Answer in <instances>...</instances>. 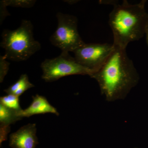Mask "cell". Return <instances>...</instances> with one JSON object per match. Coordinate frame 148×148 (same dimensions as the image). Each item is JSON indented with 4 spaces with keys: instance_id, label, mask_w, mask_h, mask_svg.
Wrapping results in <instances>:
<instances>
[{
    "instance_id": "cell-5",
    "label": "cell",
    "mask_w": 148,
    "mask_h": 148,
    "mask_svg": "<svg viewBox=\"0 0 148 148\" xmlns=\"http://www.w3.org/2000/svg\"><path fill=\"white\" fill-rule=\"evenodd\" d=\"M42 78L47 82L56 81L61 78L72 75H88L95 72L79 64L69 52H61L58 57L46 59L41 64Z\"/></svg>"
},
{
    "instance_id": "cell-10",
    "label": "cell",
    "mask_w": 148,
    "mask_h": 148,
    "mask_svg": "<svg viewBox=\"0 0 148 148\" xmlns=\"http://www.w3.org/2000/svg\"><path fill=\"white\" fill-rule=\"evenodd\" d=\"M34 86L29 81L27 74H23L15 83L5 89L4 91L8 94H13L19 97L27 90Z\"/></svg>"
},
{
    "instance_id": "cell-9",
    "label": "cell",
    "mask_w": 148,
    "mask_h": 148,
    "mask_svg": "<svg viewBox=\"0 0 148 148\" xmlns=\"http://www.w3.org/2000/svg\"><path fill=\"white\" fill-rule=\"evenodd\" d=\"M22 119L14 110L0 104V144L7 140L8 135L10 131V125Z\"/></svg>"
},
{
    "instance_id": "cell-6",
    "label": "cell",
    "mask_w": 148,
    "mask_h": 148,
    "mask_svg": "<svg viewBox=\"0 0 148 148\" xmlns=\"http://www.w3.org/2000/svg\"><path fill=\"white\" fill-rule=\"evenodd\" d=\"M114 49L113 44L85 43L73 52L79 64L95 72L105 63Z\"/></svg>"
},
{
    "instance_id": "cell-16",
    "label": "cell",
    "mask_w": 148,
    "mask_h": 148,
    "mask_svg": "<svg viewBox=\"0 0 148 148\" xmlns=\"http://www.w3.org/2000/svg\"><path fill=\"white\" fill-rule=\"evenodd\" d=\"M65 1V2L68 3L69 4L72 5L73 4L77 2L78 1Z\"/></svg>"
},
{
    "instance_id": "cell-12",
    "label": "cell",
    "mask_w": 148,
    "mask_h": 148,
    "mask_svg": "<svg viewBox=\"0 0 148 148\" xmlns=\"http://www.w3.org/2000/svg\"><path fill=\"white\" fill-rule=\"evenodd\" d=\"M3 2L7 7H14L22 8H30L34 6L36 1L34 0H3Z\"/></svg>"
},
{
    "instance_id": "cell-1",
    "label": "cell",
    "mask_w": 148,
    "mask_h": 148,
    "mask_svg": "<svg viewBox=\"0 0 148 148\" xmlns=\"http://www.w3.org/2000/svg\"><path fill=\"white\" fill-rule=\"evenodd\" d=\"M90 77L98 82L101 94L109 102L124 99L139 80L126 49L114 46L103 66Z\"/></svg>"
},
{
    "instance_id": "cell-11",
    "label": "cell",
    "mask_w": 148,
    "mask_h": 148,
    "mask_svg": "<svg viewBox=\"0 0 148 148\" xmlns=\"http://www.w3.org/2000/svg\"><path fill=\"white\" fill-rule=\"evenodd\" d=\"M19 101V97L13 94H8L0 98V104L14 110L18 111L22 110Z\"/></svg>"
},
{
    "instance_id": "cell-4",
    "label": "cell",
    "mask_w": 148,
    "mask_h": 148,
    "mask_svg": "<svg viewBox=\"0 0 148 148\" xmlns=\"http://www.w3.org/2000/svg\"><path fill=\"white\" fill-rule=\"evenodd\" d=\"M57 29L51 36V44L62 52H74L84 45L78 31V19L75 16L58 12L56 14Z\"/></svg>"
},
{
    "instance_id": "cell-8",
    "label": "cell",
    "mask_w": 148,
    "mask_h": 148,
    "mask_svg": "<svg viewBox=\"0 0 148 148\" xmlns=\"http://www.w3.org/2000/svg\"><path fill=\"white\" fill-rule=\"evenodd\" d=\"M32 104L25 110L17 111V114L21 119L29 117L34 115L50 113L59 115L57 110L49 103L45 97L37 94L33 96Z\"/></svg>"
},
{
    "instance_id": "cell-7",
    "label": "cell",
    "mask_w": 148,
    "mask_h": 148,
    "mask_svg": "<svg viewBox=\"0 0 148 148\" xmlns=\"http://www.w3.org/2000/svg\"><path fill=\"white\" fill-rule=\"evenodd\" d=\"M35 123L21 127L10 136L9 146L12 148H36L38 144Z\"/></svg>"
},
{
    "instance_id": "cell-14",
    "label": "cell",
    "mask_w": 148,
    "mask_h": 148,
    "mask_svg": "<svg viewBox=\"0 0 148 148\" xmlns=\"http://www.w3.org/2000/svg\"><path fill=\"white\" fill-rule=\"evenodd\" d=\"M0 11H1V13H0V19H1V24L2 23L4 19L7 16H9L10 15L9 13L8 12L7 10V6L4 4L3 3V2L2 1H1L0 2Z\"/></svg>"
},
{
    "instance_id": "cell-15",
    "label": "cell",
    "mask_w": 148,
    "mask_h": 148,
    "mask_svg": "<svg viewBox=\"0 0 148 148\" xmlns=\"http://www.w3.org/2000/svg\"><path fill=\"white\" fill-rule=\"evenodd\" d=\"M146 35V38H147V42L148 46V21L146 26L145 30V34Z\"/></svg>"
},
{
    "instance_id": "cell-2",
    "label": "cell",
    "mask_w": 148,
    "mask_h": 148,
    "mask_svg": "<svg viewBox=\"0 0 148 148\" xmlns=\"http://www.w3.org/2000/svg\"><path fill=\"white\" fill-rule=\"evenodd\" d=\"M147 1L131 4L124 0L117 2L109 15V24L113 34L115 47L126 49L130 42L138 41L145 34L148 14L145 8Z\"/></svg>"
},
{
    "instance_id": "cell-3",
    "label": "cell",
    "mask_w": 148,
    "mask_h": 148,
    "mask_svg": "<svg viewBox=\"0 0 148 148\" xmlns=\"http://www.w3.org/2000/svg\"><path fill=\"white\" fill-rule=\"evenodd\" d=\"M1 47L8 60L25 61L41 49V46L34 37V27L29 20H23L14 30L5 29L1 34Z\"/></svg>"
},
{
    "instance_id": "cell-13",
    "label": "cell",
    "mask_w": 148,
    "mask_h": 148,
    "mask_svg": "<svg viewBox=\"0 0 148 148\" xmlns=\"http://www.w3.org/2000/svg\"><path fill=\"white\" fill-rule=\"evenodd\" d=\"M10 63L3 56H0V82H2L8 73Z\"/></svg>"
}]
</instances>
